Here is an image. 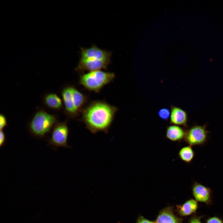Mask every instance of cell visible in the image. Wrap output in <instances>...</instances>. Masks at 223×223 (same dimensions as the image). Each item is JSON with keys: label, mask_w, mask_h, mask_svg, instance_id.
<instances>
[{"label": "cell", "mask_w": 223, "mask_h": 223, "mask_svg": "<svg viewBox=\"0 0 223 223\" xmlns=\"http://www.w3.org/2000/svg\"><path fill=\"white\" fill-rule=\"evenodd\" d=\"M118 110L104 101L94 100L82 110L81 120L92 133L102 132L107 134Z\"/></svg>", "instance_id": "obj_1"}, {"label": "cell", "mask_w": 223, "mask_h": 223, "mask_svg": "<svg viewBox=\"0 0 223 223\" xmlns=\"http://www.w3.org/2000/svg\"><path fill=\"white\" fill-rule=\"evenodd\" d=\"M112 53L95 45L81 48L80 57L75 70L77 72L106 70L111 63Z\"/></svg>", "instance_id": "obj_2"}, {"label": "cell", "mask_w": 223, "mask_h": 223, "mask_svg": "<svg viewBox=\"0 0 223 223\" xmlns=\"http://www.w3.org/2000/svg\"><path fill=\"white\" fill-rule=\"evenodd\" d=\"M58 122L57 116L40 109L35 112L29 122L28 129L34 137L43 138L50 133Z\"/></svg>", "instance_id": "obj_3"}, {"label": "cell", "mask_w": 223, "mask_h": 223, "mask_svg": "<svg viewBox=\"0 0 223 223\" xmlns=\"http://www.w3.org/2000/svg\"><path fill=\"white\" fill-rule=\"evenodd\" d=\"M115 77L112 72L98 70L83 73L79 77V83L90 91L99 93L105 85L112 82Z\"/></svg>", "instance_id": "obj_4"}, {"label": "cell", "mask_w": 223, "mask_h": 223, "mask_svg": "<svg viewBox=\"0 0 223 223\" xmlns=\"http://www.w3.org/2000/svg\"><path fill=\"white\" fill-rule=\"evenodd\" d=\"M67 120L58 122L53 128L51 135L47 139L48 145L54 146L70 148L68 144L69 129Z\"/></svg>", "instance_id": "obj_5"}, {"label": "cell", "mask_w": 223, "mask_h": 223, "mask_svg": "<svg viewBox=\"0 0 223 223\" xmlns=\"http://www.w3.org/2000/svg\"><path fill=\"white\" fill-rule=\"evenodd\" d=\"M209 137L206 125H196L186 131L184 141L191 146H202L208 141Z\"/></svg>", "instance_id": "obj_6"}, {"label": "cell", "mask_w": 223, "mask_h": 223, "mask_svg": "<svg viewBox=\"0 0 223 223\" xmlns=\"http://www.w3.org/2000/svg\"><path fill=\"white\" fill-rule=\"evenodd\" d=\"M72 90V85H66L62 88L61 94L65 114L68 118L74 119L79 115L74 105Z\"/></svg>", "instance_id": "obj_7"}, {"label": "cell", "mask_w": 223, "mask_h": 223, "mask_svg": "<svg viewBox=\"0 0 223 223\" xmlns=\"http://www.w3.org/2000/svg\"><path fill=\"white\" fill-rule=\"evenodd\" d=\"M192 190L196 201L207 204L210 203L211 191L210 188L195 181L192 186Z\"/></svg>", "instance_id": "obj_8"}, {"label": "cell", "mask_w": 223, "mask_h": 223, "mask_svg": "<svg viewBox=\"0 0 223 223\" xmlns=\"http://www.w3.org/2000/svg\"><path fill=\"white\" fill-rule=\"evenodd\" d=\"M170 116V123L177 125L186 127L187 121L186 112L182 109L172 106Z\"/></svg>", "instance_id": "obj_9"}, {"label": "cell", "mask_w": 223, "mask_h": 223, "mask_svg": "<svg viewBox=\"0 0 223 223\" xmlns=\"http://www.w3.org/2000/svg\"><path fill=\"white\" fill-rule=\"evenodd\" d=\"M43 102L47 107L56 111H60L64 107L62 99L55 93H47L43 97Z\"/></svg>", "instance_id": "obj_10"}, {"label": "cell", "mask_w": 223, "mask_h": 223, "mask_svg": "<svg viewBox=\"0 0 223 223\" xmlns=\"http://www.w3.org/2000/svg\"><path fill=\"white\" fill-rule=\"evenodd\" d=\"M186 131L178 125H173L167 127L166 138L173 142H180L185 139Z\"/></svg>", "instance_id": "obj_11"}, {"label": "cell", "mask_w": 223, "mask_h": 223, "mask_svg": "<svg viewBox=\"0 0 223 223\" xmlns=\"http://www.w3.org/2000/svg\"><path fill=\"white\" fill-rule=\"evenodd\" d=\"M72 91L74 105L79 115L86 106L88 98L86 95L73 86H72Z\"/></svg>", "instance_id": "obj_12"}, {"label": "cell", "mask_w": 223, "mask_h": 223, "mask_svg": "<svg viewBox=\"0 0 223 223\" xmlns=\"http://www.w3.org/2000/svg\"><path fill=\"white\" fill-rule=\"evenodd\" d=\"M156 223H181V222L180 219L174 215L170 208H166L160 213Z\"/></svg>", "instance_id": "obj_13"}, {"label": "cell", "mask_w": 223, "mask_h": 223, "mask_svg": "<svg viewBox=\"0 0 223 223\" xmlns=\"http://www.w3.org/2000/svg\"><path fill=\"white\" fill-rule=\"evenodd\" d=\"M197 208V201L190 199L187 201L181 207L179 212L182 216H188L195 212Z\"/></svg>", "instance_id": "obj_14"}, {"label": "cell", "mask_w": 223, "mask_h": 223, "mask_svg": "<svg viewBox=\"0 0 223 223\" xmlns=\"http://www.w3.org/2000/svg\"><path fill=\"white\" fill-rule=\"evenodd\" d=\"M179 158L183 161L190 164L193 160L195 155V152L190 145L181 148L178 154Z\"/></svg>", "instance_id": "obj_15"}, {"label": "cell", "mask_w": 223, "mask_h": 223, "mask_svg": "<svg viewBox=\"0 0 223 223\" xmlns=\"http://www.w3.org/2000/svg\"><path fill=\"white\" fill-rule=\"evenodd\" d=\"M170 111L167 108H163L160 110L158 112L159 117L161 119L163 120H167L170 115Z\"/></svg>", "instance_id": "obj_16"}, {"label": "cell", "mask_w": 223, "mask_h": 223, "mask_svg": "<svg viewBox=\"0 0 223 223\" xmlns=\"http://www.w3.org/2000/svg\"><path fill=\"white\" fill-rule=\"evenodd\" d=\"M7 120L5 116L2 114L0 115V129H3L7 125Z\"/></svg>", "instance_id": "obj_17"}, {"label": "cell", "mask_w": 223, "mask_h": 223, "mask_svg": "<svg viewBox=\"0 0 223 223\" xmlns=\"http://www.w3.org/2000/svg\"><path fill=\"white\" fill-rule=\"evenodd\" d=\"M206 223H223V221L220 218L214 216L209 218L206 220Z\"/></svg>", "instance_id": "obj_18"}, {"label": "cell", "mask_w": 223, "mask_h": 223, "mask_svg": "<svg viewBox=\"0 0 223 223\" xmlns=\"http://www.w3.org/2000/svg\"><path fill=\"white\" fill-rule=\"evenodd\" d=\"M6 136L3 130H0V147L3 146L6 142Z\"/></svg>", "instance_id": "obj_19"}, {"label": "cell", "mask_w": 223, "mask_h": 223, "mask_svg": "<svg viewBox=\"0 0 223 223\" xmlns=\"http://www.w3.org/2000/svg\"><path fill=\"white\" fill-rule=\"evenodd\" d=\"M200 216H194L191 218L189 223H202Z\"/></svg>", "instance_id": "obj_20"}, {"label": "cell", "mask_w": 223, "mask_h": 223, "mask_svg": "<svg viewBox=\"0 0 223 223\" xmlns=\"http://www.w3.org/2000/svg\"><path fill=\"white\" fill-rule=\"evenodd\" d=\"M137 223H155L147 220L142 216L140 217L137 220Z\"/></svg>", "instance_id": "obj_21"}]
</instances>
